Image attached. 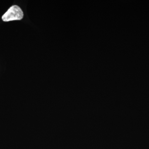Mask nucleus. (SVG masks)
<instances>
[{"instance_id":"1","label":"nucleus","mask_w":149,"mask_h":149,"mask_svg":"<svg viewBox=\"0 0 149 149\" xmlns=\"http://www.w3.org/2000/svg\"><path fill=\"white\" fill-rule=\"evenodd\" d=\"M24 16L23 11L18 6H12L8 9L3 16L2 19L4 22H9L15 20H20Z\"/></svg>"}]
</instances>
